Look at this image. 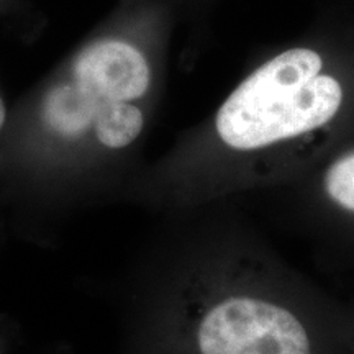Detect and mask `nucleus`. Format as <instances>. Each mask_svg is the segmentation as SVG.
<instances>
[{
  "instance_id": "f03ea898",
  "label": "nucleus",
  "mask_w": 354,
  "mask_h": 354,
  "mask_svg": "<svg viewBox=\"0 0 354 354\" xmlns=\"http://www.w3.org/2000/svg\"><path fill=\"white\" fill-rule=\"evenodd\" d=\"M354 131V25L326 21L243 77L207 136L174 158L153 196L196 205L286 185Z\"/></svg>"
},
{
  "instance_id": "39448f33",
  "label": "nucleus",
  "mask_w": 354,
  "mask_h": 354,
  "mask_svg": "<svg viewBox=\"0 0 354 354\" xmlns=\"http://www.w3.org/2000/svg\"><path fill=\"white\" fill-rule=\"evenodd\" d=\"M145 125L143 110L135 102L110 104L97 117L94 138L104 151L120 161L138 143Z\"/></svg>"
},
{
  "instance_id": "423d86ee",
  "label": "nucleus",
  "mask_w": 354,
  "mask_h": 354,
  "mask_svg": "<svg viewBox=\"0 0 354 354\" xmlns=\"http://www.w3.org/2000/svg\"><path fill=\"white\" fill-rule=\"evenodd\" d=\"M343 331L349 351L354 354V299L343 302Z\"/></svg>"
},
{
  "instance_id": "0eeeda50",
  "label": "nucleus",
  "mask_w": 354,
  "mask_h": 354,
  "mask_svg": "<svg viewBox=\"0 0 354 354\" xmlns=\"http://www.w3.org/2000/svg\"><path fill=\"white\" fill-rule=\"evenodd\" d=\"M6 123H7V107H6V102H3L2 97H0V133H2Z\"/></svg>"
},
{
  "instance_id": "6e6552de",
  "label": "nucleus",
  "mask_w": 354,
  "mask_h": 354,
  "mask_svg": "<svg viewBox=\"0 0 354 354\" xmlns=\"http://www.w3.org/2000/svg\"><path fill=\"white\" fill-rule=\"evenodd\" d=\"M3 348H6V343H3V339L0 338V354L3 353Z\"/></svg>"
},
{
  "instance_id": "20e7f679",
  "label": "nucleus",
  "mask_w": 354,
  "mask_h": 354,
  "mask_svg": "<svg viewBox=\"0 0 354 354\" xmlns=\"http://www.w3.org/2000/svg\"><path fill=\"white\" fill-rule=\"evenodd\" d=\"M71 77L104 105L136 102L151 86V68L140 48L100 39L79 53Z\"/></svg>"
},
{
  "instance_id": "f257e3e1",
  "label": "nucleus",
  "mask_w": 354,
  "mask_h": 354,
  "mask_svg": "<svg viewBox=\"0 0 354 354\" xmlns=\"http://www.w3.org/2000/svg\"><path fill=\"white\" fill-rule=\"evenodd\" d=\"M125 354H351L343 302L240 220L143 248L122 289Z\"/></svg>"
},
{
  "instance_id": "7ed1b4c3",
  "label": "nucleus",
  "mask_w": 354,
  "mask_h": 354,
  "mask_svg": "<svg viewBox=\"0 0 354 354\" xmlns=\"http://www.w3.org/2000/svg\"><path fill=\"white\" fill-rule=\"evenodd\" d=\"M286 187L318 268L354 281V131Z\"/></svg>"
}]
</instances>
